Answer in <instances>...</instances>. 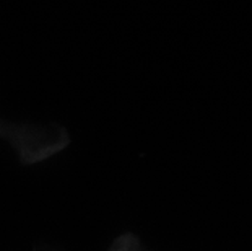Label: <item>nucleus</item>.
Segmentation results:
<instances>
[{
	"instance_id": "1",
	"label": "nucleus",
	"mask_w": 252,
	"mask_h": 251,
	"mask_svg": "<svg viewBox=\"0 0 252 251\" xmlns=\"http://www.w3.org/2000/svg\"><path fill=\"white\" fill-rule=\"evenodd\" d=\"M0 136L7 137L10 142L13 143L15 148H17V152L20 153L21 158H25L26 162H36V160H41V158H46L47 152H44L42 148L36 147L34 143L28 142L25 139V134H21V132H15L13 129H10V127H2L0 126Z\"/></svg>"
},
{
	"instance_id": "2",
	"label": "nucleus",
	"mask_w": 252,
	"mask_h": 251,
	"mask_svg": "<svg viewBox=\"0 0 252 251\" xmlns=\"http://www.w3.org/2000/svg\"><path fill=\"white\" fill-rule=\"evenodd\" d=\"M109 251H145L142 243L133 235H121L111 245Z\"/></svg>"
}]
</instances>
